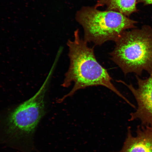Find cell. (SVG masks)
I'll list each match as a JSON object with an SVG mask.
<instances>
[{
  "mask_svg": "<svg viewBox=\"0 0 152 152\" xmlns=\"http://www.w3.org/2000/svg\"><path fill=\"white\" fill-rule=\"evenodd\" d=\"M75 19L82 26L85 40L95 45L115 42L124 31L136 28L137 23L121 13L100 10L94 7H83L76 13Z\"/></svg>",
  "mask_w": 152,
  "mask_h": 152,
  "instance_id": "277c9868",
  "label": "cell"
},
{
  "mask_svg": "<svg viewBox=\"0 0 152 152\" xmlns=\"http://www.w3.org/2000/svg\"><path fill=\"white\" fill-rule=\"evenodd\" d=\"M137 3L143 4L144 5L152 4V0H137Z\"/></svg>",
  "mask_w": 152,
  "mask_h": 152,
  "instance_id": "ba28073f",
  "label": "cell"
},
{
  "mask_svg": "<svg viewBox=\"0 0 152 152\" xmlns=\"http://www.w3.org/2000/svg\"><path fill=\"white\" fill-rule=\"evenodd\" d=\"M135 137L128 129V136L120 152H152V129L138 126Z\"/></svg>",
  "mask_w": 152,
  "mask_h": 152,
  "instance_id": "8992f818",
  "label": "cell"
},
{
  "mask_svg": "<svg viewBox=\"0 0 152 152\" xmlns=\"http://www.w3.org/2000/svg\"><path fill=\"white\" fill-rule=\"evenodd\" d=\"M50 72L37 92L19 105L0 120L2 141L23 152H31L38 124L46 113L45 97Z\"/></svg>",
  "mask_w": 152,
  "mask_h": 152,
  "instance_id": "7a4b0ae2",
  "label": "cell"
},
{
  "mask_svg": "<svg viewBox=\"0 0 152 152\" xmlns=\"http://www.w3.org/2000/svg\"><path fill=\"white\" fill-rule=\"evenodd\" d=\"M150 75V77L145 79H140L136 75L137 88L122 80L117 81L128 87L137 102V109L134 113L130 114V121L140 119L142 125L152 129V73Z\"/></svg>",
  "mask_w": 152,
  "mask_h": 152,
  "instance_id": "5b68a950",
  "label": "cell"
},
{
  "mask_svg": "<svg viewBox=\"0 0 152 152\" xmlns=\"http://www.w3.org/2000/svg\"><path fill=\"white\" fill-rule=\"evenodd\" d=\"M137 0H98L94 7H105L106 10L116 11L129 17L137 11Z\"/></svg>",
  "mask_w": 152,
  "mask_h": 152,
  "instance_id": "52a82bcc",
  "label": "cell"
},
{
  "mask_svg": "<svg viewBox=\"0 0 152 152\" xmlns=\"http://www.w3.org/2000/svg\"><path fill=\"white\" fill-rule=\"evenodd\" d=\"M79 33V29L76 30L74 32L73 40H68L67 41L70 64L62 85V87L67 88L74 83V86L70 92L58 102H63L81 89L100 86L113 91L132 106L133 104L112 83L113 79L107 70L97 60L94 47H89L87 42L80 37Z\"/></svg>",
  "mask_w": 152,
  "mask_h": 152,
  "instance_id": "6da1fadb",
  "label": "cell"
},
{
  "mask_svg": "<svg viewBox=\"0 0 152 152\" xmlns=\"http://www.w3.org/2000/svg\"><path fill=\"white\" fill-rule=\"evenodd\" d=\"M111 59L125 75L152 73V28L148 25L126 30L115 42Z\"/></svg>",
  "mask_w": 152,
  "mask_h": 152,
  "instance_id": "3957f363",
  "label": "cell"
}]
</instances>
